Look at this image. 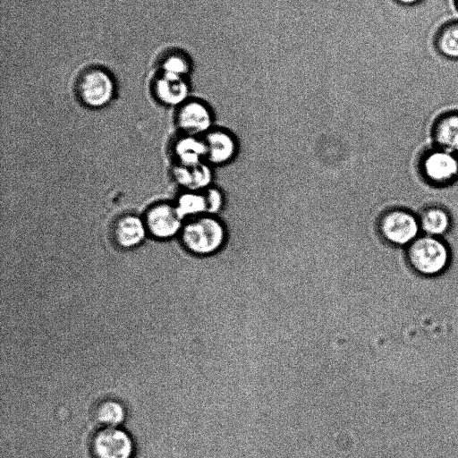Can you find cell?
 Here are the masks:
<instances>
[{
	"mask_svg": "<svg viewBox=\"0 0 458 458\" xmlns=\"http://www.w3.org/2000/svg\"><path fill=\"white\" fill-rule=\"evenodd\" d=\"M180 241L187 251L207 257L219 252L227 240V230L223 221L211 215H203L184 222Z\"/></svg>",
	"mask_w": 458,
	"mask_h": 458,
	"instance_id": "obj_1",
	"label": "cell"
},
{
	"mask_svg": "<svg viewBox=\"0 0 458 458\" xmlns=\"http://www.w3.org/2000/svg\"><path fill=\"white\" fill-rule=\"evenodd\" d=\"M409 266L419 275L436 276L450 265L452 254L444 238L420 234L405 248Z\"/></svg>",
	"mask_w": 458,
	"mask_h": 458,
	"instance_id": "obj_2",
	"label": "cell"
},
{
	"mask_svg": "<svg viewBox=\"0 0 458 458\" xmlns=\"http://www.w3.org/2000/svg\"><path fill=\"white\" fill-rule=\"evenodd\" d=\"M377 230L387 244L404 249L421 234L418 214L404 208L384 211L378 218Z\"/></svg>",
	"mask_w": 458,
	"mask_h": 458,
	"instance_id": "obj_3",
	"label": "cell"
},
{
	"mask_svg": "<svg viewBox=\"0 0 458 458\" xmlns=\"http://www.w3.org/2000/svg\"><path fill=\"white\" fill-rule=\"evenodd\" d=\"M419 171L433 186L449 185L458 178V154L434 146L420 156Z\"/></svg>",
	"mask_w": 458,
	"mask_h": 458,
	"instance_id": "obj_4",
	"label": "cell"
},
{
	"mask_svg": "<svg viewBox=\"0 0 458 458\" xmlns=\"http://www.w3.org/2000/svg\"><path fill=\"white\" fill-rule=\"evenodd\" d=\"M76 90L82 104L90 108H100L113 99L115 85L107 72L100 68H90L81 74Z\"/></svg>",
	"mask_w": 458,
	"mask_h": 458,
	"instance_id": "obj_5",
	"label": "cell"
},
{
	"mask_svg": "<svg viewBox=\"0 0 458 458\" xmlns=\"http://www.w3.org/2000/svg\"><path fill=\"white\" fill-rule=\"evenodd\" d=\"M90 447L95 458H131L134 442L122 427H102L92 437Z\"/></svg>",
	"mask_w": 458,
	"mask_h": 458,
	"instance_id": "obj_6",
	"label": "cell"
},
{
	"mask_svg": "<svg viewBox=\"0 0 458 458\" xmlns=\"http://www.w3.org/2000/svg\"><path fill=\"white\" fill-rule=\"evenodd\" d=\"M148 234L157 240H168L180 234L184 220L174 204L160 202L151 206L143 216Z\"/></svg>",
	"mask_w": 458,
	"mask_h": 458,
	"instance_id": "obj_7",
	"label": "cell"
},
{
	"mask_svg": "<svg viewBox=\"0 0 458 458\" xmlns=\"http://www.w3.org/2000/svg\"><path fill=\"white\" fill-rule=\"evenodd\" d=\"M214 114L210 106L199 99H188L178 106L175 122L183 134L203 137L214 128Z\"/></svg>",
	"mask_w": 458,
	"mask_h": 458,
	"instance_id": "obj_8",
	"label": "cell"
},
{
	"mask_svg": "<svg viewBox=\"0 0 458 458\" xmlns=\"http://www.w3.org/2000/svg\"><path fill=\"white\" fill-rule=\"evenodd\" d=\"M207 148L206 162L213 166H223L231 163L238 153L235 136L224 128H213L203 137Z\"/></svg>",
	"mask_w": 458,
	"mask_h": 458,
	"instance_id": "obj_9",
	"label": "cell"
},
{
	"mask_svg": "<svg viewBox=\"0 0 458 458\" xmlns=\"http://www.w3.org/2000/svg\"><path fill=\"white\" fill-rule=\"evenodd\" d=\"M148 234L143 217L125 214L117 217L111 227V237L114 244L122 249L140 245Z\"/></svg>",
	"mask_w": 458,
	"mask_h": 458,
	"instance_id": "obj_10",
	"label": "cell"
},
{
	"mask_svg": "<svg viewBox=\"0 0 458 458\" xmlns=\"http://www.w3.org/2000/svg\"><path fill=\"white\" fill-rule=\"evenodd\" d=\"M172 176L185 191H203L212 185L215 174L211 165L205 161L194 166L176 164Z\"/></svg>",
	"mask_w": 458,
	"mask_h": 458,
	"instance_id": "obj_11",
	"label": "cell"
},
{
	"mask_svg": "<svg viewBox=\"0 0 458 458\" xmlns=\"http://www.w3.org/2000/svg\"><path fill=\"white\" fill-rule=\"evenodd\" d=\"M189 92L186 78L162 73L154 84L157 99L166 106H180L188 100Z\"/></svg>",
	"mask_w": 458,
	"mask_h": 458,
	"instance_id": "obj_12",
	"label": "cell"
},
{
	"mask_svg": "<svg viewBox=\"0 0 458 458\" xmlns=\"http://www.w3.org/2000/svg\"><path fill=\"white\" fill-rule=\"evenodd\" d=\"M421 234L444 238L452 228L450 212L440 205H428L418 213Z\"/></svg>",
	"mask_w": 458,
	"mask_h": 458,
	"instance_id": "obj_13",
	"label": "cell"
},
{
	"mask_svg": "<svg viewBox=\"0 0 458 458\" xmlns=\"http://www.w3.org/2000/svg\"><path fill=\"white\" fill-rule=\"evenodd\" d=\"M431 134L435 146L458 154V111H448L437 117Z\"/></svg>",
	"mask_w": 458,
	"mask_h": 458,
	"instance_id": "obj_14",
	"label": "cell"
},
{
	"mask_svg": "<svg viewBox=\"0 0 458 458\" xmlns=\"http://www.w3.org/2000/svg\"><path fill=\"white\" fill-rule=\"evenodd\" d=\"M177 164L194 166L206 161L207 148L202 137L183 134L173 146Z\"/></svg>",
	"mask_w": 458,
	"mask_h": 458,
	"instance_id": "obj_15",
	"label": "cell"
},
{
	"mask_svg": "<svg viewBox=\"0 0 458 458\" xmlns=\"http://www.w3.org/2000/svg\"><path fill=\"white\" fill-rule=\"evenodd\" d=\"M433 44L441 56L458 61V19L444 22L436 31Z\"/></svg>",
	"mask_w": 458,
	"mask_h": 458,
	"instance_id": "obj_16",
	"label": "cell"
},
{
	"mask_svg": "<svg viewBox=\"0 0 458 458\" xmlns=\"http://www.w3.org/2000/svg\"><path fill=\"white\" fill-rule=\"evenodd\" d=\"M127 417L124 404L117 399L105 398L93 409V419L102 427H121Z\"/></svg>",
	"mask_w": 458,
	"mask_h": 458,
	"instance_id": "obj_17",
	"label": "cell"
},
{
	"mask_svg": "<svg viewBox=\"0 0 458 458\" xmlns=\"http://www.w3.org/2000/svg\"><path fill=\"white\" fill-rule=\"evenodd\" d=\"M174 206L184 221L207 214L203 191H185L178 196Z\"/></svg>",
	"mask_w": 458,
	"mask_h": 458,
	"instance_id": "obj_18",
	"label": "cell"
},
{
	"mask_svg": "<svg viewBox=\"0 0 458 458\" xmlns=\"http://www.w3.org/2000/svg\"><path fill=\"white\" fill-rule=\"evenodd\" d=\"M162 73L186 78L191 69L189 57L182 52H172L161 63Z\"/></svg>",
	"mask_w": 458,
	"mask_h": 458,
	"instance_id": "obj_19",
	"label": "cell"
},
{
	"mask_svg": "<svg viewBox=\"0 0 458 458\" xmlns=\"http://www.w3.org/2000/svg\"><path fill=\"white\" fill-rule=\"evenodd\" d=\"M207 202V214L216 216L222 212L225 204V194L216 186L211 185L203 191Z\"/></svg>",
	"mask_w": 458,
	"mask_h": 458,
	"instance_id": "obj_20",
	"label": "cell"
},
{
	"mask_svg": "<svg viewBox=\"0 0 458 458\" xmlns=\"http://www.w3.org/2000/svg\"><path fill=\"white\" fill-rule=\"evenodd\" d=\"M402 6H414L421 3L423 0H393Z\"/></svg>",
	"mask_w": 458,
	"mask_h": 458,
	"instance_id": "obj_21",
	"label": "cell"
},
{
	"mask_svg": "<svg viewBox=\"0 0 458 458\" xmlns=\"http://www.w3.org/2000/svg\"><path fill=\"white\" fill-rule=\"evenodd\" d=\"M453 2H454V4L456 10L458 11V0H453Z\"/></svg>",
	"mask_w": 458,
	"mask_h": 458,
	"instance_id": "obj_22",
	"label": "cell"
}]
</instances>
